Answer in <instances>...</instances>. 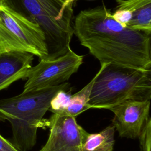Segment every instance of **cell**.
<instances>
[{
	"label": "cell",
	"mask_w": 151,
	"mask_h": 151,
	"mask_svg": "<svg viewBox=\"0 0 151 151\" xmlns=\"http://www.w3.org/2000/svg\"><path fill=\"white\" fill-rule=\"evenodd\" d=\"M74 34L100 64L151 69V32L123 27L104 5L81 11Z\"/></svg>",
	"instance_id": "1"
},
{
	"label": "cell",
	"mask_w": 151,
	"mask_h": 151,
	"mask_svg": "<svg viewBox=\"0 0 151 151\" xmlns=\"http://www.w3.org/2000/svg\"><path fill=\"white\" fill-rule=\"evenodd\" d=\"M70 87L68 82L39 90L22 92L0 99V120L9 122L12 145L19 151H28L35 145L37 130L43 126V117L50 103L61 90Z\"/></svg>",
	"instance_id": "2"
},
{
	"label": "cell",
	"mask_w": 151,
	"mask_h": 151,
	"mask_svg": "<svg viewBox=\"0 0 151 151\" xmlns=\"http://www.w3.org/2000/svg\"><path fill=\"white\" fill-rule=\"evenodd\" d=\"M94 76L88 101L90 109H104L128 100L151 98V69L101 63Z\"/></svg>",
	"instance_id": "3"
},
{
	"label": "cell",
	"mask_w": 151,
	"mask_h": 151,
	"mask_svg": "<svg viewBox=\"0 0 151 151\" xmlns=\"http://www.w3.org/2000/svg\"><path fill=\"white\" fill-rule=\"evenodd\" d=\"M17 12L37 25L44 33L45 59L65 54L74 34L73 4L61 0H6Z\"/></svg>",
	"instance_id": "4"
},
{
	"label": "cell",
	"mask_w": 151,
	"mask_h": 151,
	"mask_svg": "<svg viewBox=\"0 0 151 151\" xmlns=\"http://www.w3.org/2000/svg\"><path fill=\"white\" fill-rule=\"evenodd\" d=\"M11 51L30 52L45 59L47 51L44 33L12 7L0 0V54Z\"/></svg>",
	"instance_id": "5"
},
{
	"label": "cell",
	"mask_w": 151,
	"mask_h": 151,
	"mask_svg": "<svg viewBox=\"0 0 151 151\" xmlns=\"http://www.w3.org/2000/svg\"><path fill=\"white\" fill-rule=\"evenodd\" d=\"M83 56L71 48L64 55L53 59H40L28 71L22 92L39 90L59 86L68 81L83 63Z\"/></svg>",
	"instance_id": "6"
},
{
	"label": "cell",
	"mask_w": 151,
	"mask_h": 151,
	"mask_svg": "<svg viewBox=\"0 0 151 151\" xmlns=\"http://www.w3.org/2000/svg\"><path fill=\"white\" fill-rule=\"evenodd\" d=\"M50 134L40 151H83L87 132L75 117L53 114L48 120Z\"/></svg>",
	"instance_id": "7"
},
{
	"label": "cell",
	"mask_w": 151,
	"mask_h": 151,
	"mask_svg": "<svg viewBox=\"0 0 151 151\" xmlns=\"http://www.w3.org/2000/svg\"><path fill=\"white\" fill-rule=\"evenodd\" d=\"M150 100H128L108 109L114 116L112 125L121 137L136 139L150 117Z\"/></svg>",
	"instance_id": "8"
},
{
	"label": "cell",
	"mask_w": 151,
	"mask_h": 151,
	"mask_svg": "<svg viewBox=\"0 0 151 151\" xmlns=\"http://www.w3.org/2000/svg\"><path fill=\"white\" fill-rule=\"evenodd\" d=\"M34 57V54L24 51L0 54V91L15 81L25 78Z\"/></svg>",
	"instance_id": "9"
},
{
	"label": "cell",
	"mask_w": 151,
	"mask_h": 151,
	"mask_svg": "<svg viewBox=\"0 0 151 151\" xmlns=\"http://www.w3.org/2000/svg\"><path fill=\"white\" fill-rule=\"evenodd\" d=\"M117 8L129 11L132 15L127 28L151 32V0H116Z\"/></svg>",
	"instance_id": "10"
},
{
	"label": "cell",
	"mask_w": 151,
	"mask_h": 151,
	"mask_svg": "<svg viewBox=\"0 0 151 151\" xmlns=\"http://www.w3.org/2000/svg\"><path fill=\"white\" fill-rule=\"evenodd\" d=\"M115 129L112 124L96 133L87 132L83 142V151H113Z\"/></svg>",
	"instance_id": "11"
},
{
	"label": "cell",
	"mask_w": 151,
	"mask_h": 151,
	"mask_svg": "<svg viewBox=\"0 0 151 151\" xmlns=\"http://www.w3.org/2000/svg\"><path fill=\"white\" fill-rule=\"evenodd\" d=\"M94 77L82 89L74 94H71L67 106L61 115H68L76 117L90 109L88 101Z\"/></svg>",
	"instance_id": "12"
},
{
	"label": "cell",
	"mask_w": 151,
	"mask_h": 151,
	"mask_svg": "<svg viewBox=\"0 0 151 151\" xmlns=\"http://www.w3.org/2000/svg\"><path fill=\"white\" fill-rule=\"evenodd\" d=\"M140 142V151H151V119L147 120L142 133L138 138Z\"/></svg>",
	"instance_id": "13"
},
{
	"label": "cell",
	"mask_w": 151,
	"mask_h": 151,
	"mask_svg": "<svg viewBox=\"0 0 151 151\" xmlns=\"http://www.w3.org/2000/svg\"><path fill=\"white\" fill-rule=\"evenodd\" d=\"M0 151H19L9 141L0 135Z\"/></svg>",
	"instance_id": "14"
},
{
	"label": "cell",
	"mask_w": 151,
	"mask_h": 151,
	"mask_svg": "<svg viewBox=\"0 0 151 151\" xmlns=\"http://www.w3.org/2000/svg\"><path fill=\"white\" fill-rule=\"evenodd\" d=\"M76 1V0H68V1L66 3V5H70V4H73L74 2Z\"/></svg>",
	"instance_id": "15"
},
{
	"label": "cell",
	"mask_w": 151,
	"mask_h": 151,
	"mask_svg": "<svg viewBox=\"0 0 151 151\" xmlns=\"http://www.w3.org/2000/svg\"><path fill=\"white\" fill-rule=\"evenodd\" d=\"M61 1H63V2H64V4L65 5H66V3H67V2L68 1V0H61Z\"/></svg>",
	"instance_id": "16"
}]
</instances>
